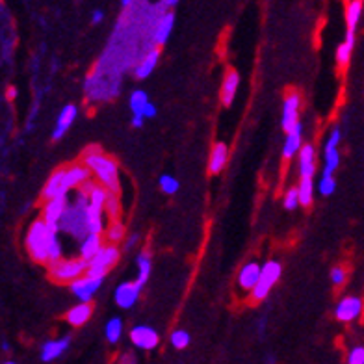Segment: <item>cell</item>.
Masks as SVG:
<instances>
[{
	"label": "cell",
	"instance_id": "cell-39",
	"mask_svg": "<svg viewBox=\"0 0 364 364\" xmlns=\"http://www.w3.org/2000/svg\"><path fill=\"white\" fill-rule=\"evenodd\" d=\"M346 279H348V274H346V269L340 268V266H337V268H332L331 269V281H332V285H344L346 283Z\"/></svg>",
	"mask_w": 364,
	"mask_h": 364
},
{
	"label": "cell",
	"instance_id": "cell-47",
	"mask_svg": "<svg viewBox=\"0 0 364 364\" xmlns=\"http://www.w3.org/2000/svg\"><path fill=\"white\" fill-rule=\"evenodd\" d=\"M8 97H10V99H13V97H15V88H10V93H8Z\"/></svg>",
	"mask_w": 364,
	"mask_h": 364
},
{
	"label": "cell",
	"instance_id": "cell-5",
	"mask_svg": "<svg viewBox=\"0 0 364 364\" xmlns=\"http://www.w3.org/2000/svg\"><path fill=\"white\" fill-rule=\"evenodd\" d=\"M281 264L279 262H275V260H268L264 266H262V274H260V279L257 283L253 290H251V297L255 301H260V299H266V296L269 294L271 290V286L279 281L281 277Z\"/></svg>",
	"mask_w": 364,
	"mask_h": 364
},
{
	"label": "cell",
	"instance_id": "cell-30",
	"mask_svg": "<svg viewBox=\"0 0 364 364\" xmlns=\"http://www.w3.org/2000/svg\"><path fill=\"white\" fill-rule=\"evenodd\" d=\"M323 159H325V166H323V173L332 175L340 166V153L338 147H325L323 149Z\"/></svg>",
	"mask_w": 364,
	"mask_h": 364
},
{
	"label": "cell",
	"instance_id": "cell-43",
	"mask_svg": "<svg viewBox=\"0 0 364 364\" xmlns=\"http://www.w3.org/2000/svg\"><path fill=\"white\" fill-rule=\"evenodd\" d=\"M143 116L147 117V119H149V117H154V116H156V106L151 105V102H149V105L145 106V108H143Z\"/></svg>",
	"mask_w": 364,
	"mask_h": 364
},
{
	"label": "cell",
	"instance_id": "cell-28",
	"mask_svg": "<svg viewBox=\"0 0 364 364\" xmlns=\"http://www.w3.org/2000/svg\"><path fill=\"white\" fill-rule=\"evenodd\" d=\"M151 269H153V262H151V255L145 251L137 257V279L136 283L143 288V285L147 283L149 275H151Z\"/></svg>",
	"mask_w": 364,
	"mask_h": 364
},
{
	"label": "cell",
	"instance_id": "cell-9",
	"mask_svg": "<svg viewBox=\"0 0 364 364\" xmlns=\"http://www.w3.org/2000/svg\"><path fill=\"white\" fill-rule=\"evenodd\" d=\"M105 277H91V275H82L76 281L71 283V292L79 297L80 301H91V297L95 296V292L99 290L102 285Z\"/></svg>",
	"mask_w": 364,
	"mask_h": 364
},
{
	"label": "cell",
	"instance_id": "cell-2",
	"mask_svg": "<svg viewBox=\"0 0 364 364\" xmlns=\"http://www.w3.org/2000/svg\"><path fill=\"white\" fill-rule=\"evenodd\" d=\"M56 232H60V227L48 225L43 217L32 223L27 234V248L36 262H48V245Z\"/></svg>",
	"mask_w": 364,
	"mask_h": 364
},
{
	"label": "cell",
	"instance_id": "cell-29",
	"mask_svg": "<svg viewBox=\"0 0 364 364\" xmlns=\"http://www.w3.org/2000/svg\"><path fill=\"white\" fill-rule=\"evenodd\" d=\"M299 191V203L303 206L312 205V197H314V184H312V177H301V182L297 186Z\"/></svg>",
	"mask_w": 364,
	"mask_h": 364
},
{
	"label": "cell",
	"instance_id": "cell-32",
	"mask_svg": "<svg viewBox=\"0 0 364 364\" xmlns=\"http://www.w3.org/2000/svg\"><path fill=\"white\" fill-rule=\"evenodd\" d=\"M147 105H149V99L145 91L137 90L130 95V110H133V114H143V108H145Z\"/></svg>",
	"mask_w": 364,
	"mask_h": 364
},
{
	"label": "cell",
	"instance_id": "cell-11",
	"mask_svg": "<svg viewBox=\"0 0 364 364\" xmlns=\"http://www.w3.org/2000/svg\"><path fill=\"white\" fill-rule=\"evenodd\" d=\"M130 340L136 348L149 351V349H154L159 346V332L149 325H136L130 331Z\"/></svg>",
	"mask_w": 364,
	"mask_h": 364
},
{
	"label": "cell",
	"instance_id": "cell-10",
	"mask_svg": "<svg viewBox=\"0 0 364 364\" xmlns=\"http://www.w3.org/2000/svg\"><path fill=\"white\" fill-rule=\"evenodd\" d=\"M299 106H301V97L299 93H288L285 99V105H283V130L285 133H290L292 128L296 127L297 116H299Z\"/></svg>",
	"mask_w": 364,
	"mask_h": 364
},
{
	"label": "cell",
	"instance_id": "cell-44",
	"mask_svg": "<svg viewBox=\"0 0 364 364\" xmlns=\"http://www.w3.org/2000/svg\"><path fill=\"white\" fill-rule=\"evenodd\" d=\"M136 242H137V234H133V236L128 238V242L125 243V249H127V251H128V249H133L134 243H136Z\"/></svg>",
	"mask_w": 364,
	"mask_h": 364
},
{
	"label": "cell",
	"instance_id": "cell-41",
	"mask_svg": "<svg viewBox=\"0 0 364 364\" xmlns=\"http://www.w3.org/2000/svg\"><path fill=\"white\" fill-rule=\"evenodd\" d=\"M147 117L143 116V114H134L133 117V127L134 128H142L143 127V121H145Z\"/></svg>",
	"mask_w": 364,
	"mask_h": 364
},
{
	"label": "cell",
	"instance_id": "cell-35",
	"mask_svg": "<svg viewBox=\"0 0 364 364\" xmlns=\"http://www.w3.org/2000/svg\"><path fill=\"white\" fill-rule=\"evenodd\" d=\"M318 190H320L322 196H331L332 191L337 190V180H335V177L328 173H322V179H320Z\"/></svg>",
	"mask_w": 364,
	"mask_h": 364
},
{
	"label": "cell",
	"instance_id": "cell-4",
	"mask_svg": "<svg viewBox=\"0 0 364 364\" xmlns=\"http://www.w3.org/2000/svg\"><path fill=\"white\" fill-rule=\"evenodd\" d=\"M119 260V249L112 243V245H102L99 253L93 257V259L88 262V271L86 275H91V277H105L108 274V269L116 264Z\"/></svg>",
	"mask_w": 364,
	"mask_h": 364
},
{
	"label": "cell",
	"instance_id": "cell-17",
	"mask_svg": "<svg viewBox=\"0 0 364 364\" xmlns=\"http://www.w3.org/2000/svg\"><path fill=\"white\" fill-rule=\"evenodd\" d=\"M159 58H160V48L154 47L151 48L145 56L142 58V62H137L136 69H134V74H136V79H147L149 74L153 73L156 64H159Z\"/></svg>",
	"mask_w": 364,
	"mask_h": 364
},
{
	"label": "cell",
	"instance_id": "cell-38",
	"mask_svg": "<svg viewBox=\"0 0 364 364\" xmlns=\"http://www.w3.org/2000/svg\"><path fill=\"white\" fill-rule=\"evenodd\" d=\"M283 205H285L286 210H294V208H297V206L301 205V203H299V191H297V188L286 191Z\"/></svg>",
	"mask_w": 364,
	"mask_h": 364
},
{
	"label": "cell",
	"instance_id": "cell-42",
	"mask_svg": "<svg viewBox=\"0 0 364 364\" xmlns=\"http://www.w3.org/2000/svg\"><path fill=\"white\" fill-rule=\"evenodd\" d=\"M102 19H105V11L102 10H95L93 13H91V22H93V25H99V22H102Z\"/></svg>",
	"mask_w": 364,
	"mask_h": 364
},
{
	"label": "cell",
	"instance_id": "cell-21",
	"mask_svg": "<svg viewBox=\"0 0 364 364\" xmlns=\"http://www.w3.org/2000/svg\"><path fill=\"white\" fill-rule=\"evenodd\" d=\"M316 171V156L312 145H303L299 151V175L301 177H312Z\"/></svg>",
	"mask_w": 364,
	"mask_h": 364
},
{
	"label": "cell",
	"instance_id": "cell-27",
	"mask_svg": "<svg viewBox=\"0 0 364 364\" xmlns=\"http://www.w3.org/2000/svg\"><path fill=\"white\" fill-rule=\"evenodd\" d=\"M363 6L364 0H351L346 8V25L351 32H357V25L360 21V15H363Z\"/></svg>",
	"mask_w": 364,
	"mask_h": 364
},
{
	"label": "cell",
	"instance_id": "cell-25",
	"mask_svg": "<svg viewBox=\"0 0 364 364\" xmlns=\"http://www.w3.org/2000/svg\"><path fill=\"white\" fill-rule=\"evenodd\" d=\"M355 47V32L348 30L346 34V41L338 47L337 50V64L340 69H346L349 65V60H351V53H353Z\"/></svg>",
	"mask_w": 364,
	"mask_h": 364
},
{
	"label": "cell",
	"instance_id": "cell-24",
	"mask_svg": "<svg viewBox=\"0 0 364 364\" xmlns=\"http://www.w3.org/2000/svg\"><path fill=\"white\" fill-rule=\"evenodd\" d=\"M91 175V169L88 168L86 164H74L71 168H67V182H69V188L73 190V188H80V186L84 184L86 180L90 179Z\"/></svg>",
	"mask_w": 364,
	"mask_h": 364
},
{
	"label": "cell",
	"instance_id": "cell-12",
	"mask_svg": "<svg viewBox=\"0 0 364 364\" xmlns=\"http://www.w3.org/2000/svg\"><path fill=\"white\" fill-rule=\"evenodd\" d=\"M140 292H142V286L137 285L136 281L134 283H123V285L117 286L116 303L121 309H133L136 305L137 297H140Z\"/></svg>",
	"mask_w": 364,
	"mask_h": 364
},
{
	"label": "cell",
	"instance_id": "cell-37",
	"mask_svg": "<svg viewBox=\"0 0 364 364\" xmlns=\"http://www.w3.org/2000/svg\"><path fill=\"white\" fill-rule=\"evenodd\" d=\"M171 344H173V348L177 349L188 348V344H190V335L186 331H175L173 335H171Z\"/></svg>",
	"mask_w": 364,
	"mask_h": 364
},
{
	"label": "cell",
	"instance_id": "cell-19",
	"mask_svg": "<svg viewBox=\"0 0 364 364\" xmlns=\"http://www.w3.org/2000/svg\"><path fill=\"white\" fill-rule=\"evenodd\" d=\"M69 342H71V338L69 337L60 338V340H48V342H45L41 348V360H45V363H50V360L58 359L60 355L64 353L65 349L69 348Z\"/></svg>",
	"mask_w": 364,
	"mask_h": 364
},
{
	"label": "cell",
	"instance_id": "cell-46",
	"mask_svg": "<svg viewBox=\"0 0 364 364\" xmlns=\"http://www.w3.org/2000/svg\"><path fill=\"white\" fill-rule=\"evenodd\" d=\"M134 2H136V0H121L123 8H128V6H133Z\"/></svg>",
	"mask_w": 364,
	"mask_h": 364
},
{
	"label": "cell",
	"instance_id": "cell-20",
	"mask_svg": "<svg viewBox=\"0 0 364 364\" xmlns=\"http://www.w3.org/2000/svg\"><path fill=\"white\" fill-rule=\"evenodd\" d=\"M229 160V149L225 143H216L214 147H212V153H210V160H208V171L212 175L220 173L225 164H227Z\"/></svg>",
	"mask_w": 364,
	"mask_h": 364
},
{
	"label": "cell",
	"instance_id": "cell-16",
	"mask_svg": "<svg viewBox=\"0 0 364 364\" xmlns=\"http://www.w3.org/2000/svg\"><path fill=\"white\" fill-rule=\"evenodd\" d=\"M102 249V238H100V232H88L84 238H82V243H80V257L90 262L97 253Z\"/></svg>",
	"mask_w": 364,
	"mask_h": 364
},
{
	"label": "cell",
	"instance_id": "cell-6",
	"mask_svg": "<svg viewBox=\"0 0 364 364\" xmlns=\"http://www.w3.org/2000/svg\"><path fill=\"white\" fill-rule=\"evenodd\" d=\"M69 182H67V168H60L56 169L50 179L47 180V184L43 188L41 197L43 201L53 199V197H60V196H67L69 194Z\"/></svg>",
	"mask_w": 364,
	"mask_h": 364
},
{
	"label": "cell",
	"instance_id": "cell-23",
	"mask_svg": "<svg viewBox=\"0 0 364 364\" xmlns=\"http://www.w3.org/2000/svg\"><path fill=\"white\" fill-rule=\"evenodd\" d=\"M238 86H240V76H238L236 71H229L225 74V80H223L222 86V102L223 106H231L234 95H236Z\"/></svg>",
	"mask_w": 364,
	"mask_h": 364
},
{
	"label": "cell",
	"instance_id": "cell-18",
	"mask_svg": "<svg viewBox=\"0 0 364 364\" xmlns=\"http://www.w3.org/2000/svg\"><path fill=\"white\" fill-rule=\"evenodd\" d=\"M91 312H93V309H91L90 301H80L79 305L73 306V309L67 312L65 320H67V323H71L73 328H80V325H84V323L90 320Z\"/></svg>",
	"mask_w": 364,
	"mask_h": 364
},
{
	"label": "cell",
	"instance_id": "cell-33",
	"mask_svg": "<svg viewBox=\"0 0 364 364\" xmlns=\"http://www.w3.org/2000/svg\"><path fill=\"white\" fill-rule=\"evenodd\" d=\"M106 238H108L112 243L121 242L123 238H125V227H123V223H119L117 220H112L110 227L106 229Z\"/></svg>",
	"mask_w": 364,
	"mask_h": 364
},
{
	"label": "cell",
	"instance_id": "cell-14",
	"mask_svg": "<svg viewBox=\"0 0 364 364\" xmlns=\"http://www.w3.org/2000/svg\"><path fill=\"white\" fill-rule=\"evenodd\" d=\"M173 27L175 15L171 11H168V13H164L162 17H159V21H156V25H154L153 28V39L159 47H162V45L168 41V37L169 34H171V30H173Z\"/></svg>",
	"mask_w": 364,
	"mask_h": 364
},
{
	"label": "cell",
	"instance_id": "cell-36",
	"mask_svg": "<svg viewBox=\"0 0 364 364\" xmlns=\"http://www.w3.org/2000/svg\"><path fill=\"white\" fill-rule=\"evenodd\" d=\"M105 212L108 214L110 220H117L119 216V201H117V194H108V199H106Z\"/></svg>",
	"mask_w": 364,
	"mask_h": 364
},
{
	"label": "cell",
	"instance_id": "cell-34",
	"mask_svg": "<svg viewBox=\"0 0 364 364\" xmlns=\"http://www.w3.org/2000/svg\"><path fill=\"white\" fill-rule=\"evenodd\" d=\"M160 190L164 191L166 196H173L179 191V180L171 175H162L160 177Z\"/></svg>",
	"mask_w": 364,
	"mask_h": 364
},
{
	"label": "cell",
	"instance_id": "cell-7",
	"mask_svg": "<svg viewBox=\"0 0 364 364\" xmlns=\"http://www.w3.org/2000/svg\"><path fill=\"white\" fill-rule=\"evenodd\" d=\"M364 311V301L357 296H348L344 297L340 303L337 305L335 309V316H337L338 322H344V323H349L357 320V318L363 314Z\"/></svg>",
	"mask_w": 364,
	"mask_h": 364
},
{
	"label": "cell",
	"instance_id": "cell-22",
	"mask_svg": "<svg viewBox=\"0 0 364 364\" xmlns=\"http://www.w3.org/2000/svg\"><path fill=\"white\" fill-rule=\"evenodd\" d=\"M301 133H303V125L301 123H297L290 133H286L288 136H286L285 147H283V159L285 160H290L297 151H301Z\"/></svg>",
	"mask_w": 364,
	"mask_h": 364
},
{
	"label": "cell",
	"instance_id": "cell-31",
	"mask_svg": "<svg viewBox=\"0 0 364 364\" xmlns=\"http://www.w3.org/2000/svg\"><path fill=\"white\" fill-rule=\"evenodd\" d=\"M123 322L119 318H112L110 322L106 323V340L110 344H116L121 338Z\"/></svg>",
	"mask_w": 364,
	"mask_h": 364
},
{
	"label": "cell",
	"instance_id": "cell-15",
	"mask_svg": "<svg viewBox=\"0 0 364 364\" xmlns=\"http://www.w3.org/2000/svg\"><path fill=\"white\" fill-rule=\"evenodd\" d=\"M76 114H79V112H76V106L73 105H67L64 110L60 112L58 121H56V127H54L53 130V140H60L62 136H65V133H67L74 119H76Z\"/></svg>",
	"mask_w": 364,
	"mask_h": 364
},
{
	"label": "cell",
	"instance_id": "cell-8",
	"mask_svg": "<svg viewBox=\"0 0 364 364\" xmlns=\"http://www.w3.org/2000/svg\"><path fill=\"white\" fill-rule=\"evenodd\" d=\"M67 196L47 199L45 201V205H43V220H45L48 225H53V227H60V222H62V217H64V214L67 212Z\"/></svg>",
	"mask_w": 364,
	"mask_h": 364
},
{
	"label": "cell",
	"instance_id": "cell-45",
	"mask_svg": "<svg viewBox=\"0 0 364 364\" xmlns=\"http://www.w3.org/2000/svg\"><path fill=\"white\" fill-rule=\"evenodd\" d=\"M177 2H179V0H162V4H164L166 8H173V6H177Z\"/></svg>",
	"mask_w": 364,
	"mask_h": 364
},
{
	"label": "cell",
	"instance_id": "cell-3",
	"mask_svg": "<svg viewBox=\"0 0 364 364\" xmlns=\"http://www.w3.org/2000/svg\"><path fill=\"white\" fill-rule=\"evenodd\" d=\"M88 271V260L80 259H69V260H58L50 264V279L56 283H73L79 277L86 275Z\"/></svg>",
	"mask_w": 364,
	"mask_h": 364
},
{
	"label": "cell",
	"instance_id": "cell-26",
	"mask_svg": "<svg viewBox=\"0 0 364 364\" xmlns=\"http://www.w3.org/2000/svg\"><path fill=\"white\" fill-rule=\"evenodd\" d=\"M102 214H105V208L88 205V208H86V222H88V229H90V232H102V231H105Z\"/></svg>",
	"mask_w": 364,
	"mask_h": 364
},
{
	"label": "cell",
	"instance_id": "cell-40",
	"mask_svg": "<svg viewBox=\"0 0 364 364\" xmlns=\"http://www.w3.org/2000/svg\"><path fill=\"white\" fill-rule=\"evenodd\" d=\"M348 363L349 364H364V348L363 346H357L349 351L348 355Z\"/></svg>",
	"mask_w": 364,
	"mask_h": 364
},
{
	"label": "cell",
	"instance_id": "cell-1",
	"mask_svg": "<svg viewBox=\"0 0 364 364\" xmlns=\"http://www.w3.org/2000/svg\"><path fill=\"white\" fill-rule=\"evenodd\" d=\"M84 164L91 169V173L99 179L100 184L108 188L112 194L119 196L121 186H119V171H117L116 160L106 156L100 149H88V153L84 154Z\"/></svg>",
	"mask_w": 364,
	"mask_h": 364
},
{
	"label": "cell",
	"instance_id": "cell-13",
	"mask_svg": "<svg viewBox=\"0 0 364 364\" xmlns=\"http://www.w3.org/2000/svg\"><path fill=\"white\" fill-rule=\"evenodd\" d=\"M260 274H262V266H259L257 262H249V264L243 266L240 269V275H238V285L243 290H253L257 283L260 279Z\"/></svg>",
	"mask_w": 364,
	"mask_h": 364
}]
</instances>
